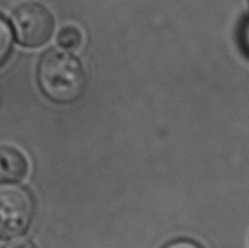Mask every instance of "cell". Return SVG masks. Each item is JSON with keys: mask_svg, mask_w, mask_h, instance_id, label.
<instances>
[{"mask_svg": "<svg viewBox=\"0 0 249 248\" xmlns=\"http://www.w3.org/2000/svg\"><path fill=\"white\" fill-rule=\"evenodd\" d=\"M38 83L43 94L55 104L67 105L83 96L87 77L82 63L67 51L51 50L38 66Z\"/></svg>", "mask_w": 249, "mask_h": 248, "instance_id": "cell-1", "label": "cell"}, {"mask_svg": "<svg viewBox=\"0 0 249 248\" xmlns=\"http://www.w3.org/2000/svg\"><path fill=\"white\" fill-rule=\"evenodd\" d=\"M34 215L31 194L18 185H0V237L12 238L29 228Z\"/></svg>", "mask_w": 249, "mask_h": 248, "instance_id": "cell-2", "label": "cell"}, {"mask_svg": "<svg viewBox=\"0 0 249 248\" xmlns=\"http://www.w3.org/2000/svg\"><path fill=\"white\" fill-rule=\"evenodd\" d=\"M11 26L21 45L38 48L50 39L53 31V18L45 6L29 2L15 10Z\"/></svg>", "mask_w": 249, "mask_h": 248, "instance_id": "cell-3", "label": "cell"}, {"mask_svg": "<svg viewBox=\"0 0 249 248\" xmlns=\"http://www.w3.org/2000/svg\"><path fill=\"white\" fill-rule=\"evenodd\" d=\"M28 172L24 156L10 146H0V182H16L23 179Z\"/></svg>", "mask_w": 249, "mask_h": 248, "instance_id": "cell-4", "label": "cell"}, {"mask_svg": "<svg viewBox=\"0 0 249 248\" xmlns=\"http://www.w3.org/2000/svg\"><path fill=\"white\" fill-rule=\"evenodd\" d=\"M57 41L60 46H62L63 49L73 50V49L79 48V45L82 44V33L75 27L67 26L60 31Z\"/></svg>", "mask_w": 249, "mask_h": 248, "instance_id": "cell-5", "label": "cell"}, {"mask_svg": "<svg viewBox=\"0 0 249 248\" xmlns=\"http://www.w3.org/2000/svg\"><path fill=\"white\" fill-rule=\"evenodd\" d=\"M12 31L6 19L0 16V66L7 60L12 49Z\"/></svg>", "mask_w": 249, "mask_h": 248, "instance_id": "cell-6", "label": "cell"}, {"mask_svg": "<svg viewBox=\"0 0 249 248\" xmlns=\"http://www.w3.org/2000/svg\"><path fill=\"white\" fill-rule=\"evenodd\" d=\"M5 248H36V246L26 238H16L12 240Z\"/></svg>", "mask_w": 249, "mask_h": 248, "instance_id": "cell-7", "label": "cell"}, {"mask_svg": "<svg viewBox=\"0 0 249 248\" xmlns=\"http://www.w3.org/2000/svg\"><path fill=\"white\" fill-rule=\"evenodd\" d=\"M165 248H201L196 243L191 242V241H177V242L172 243Z\"/></svg>", "mask_w": 249, "mask_h": 248, "instance_id": "cell-8", "label": "cell"}]
</instances>
